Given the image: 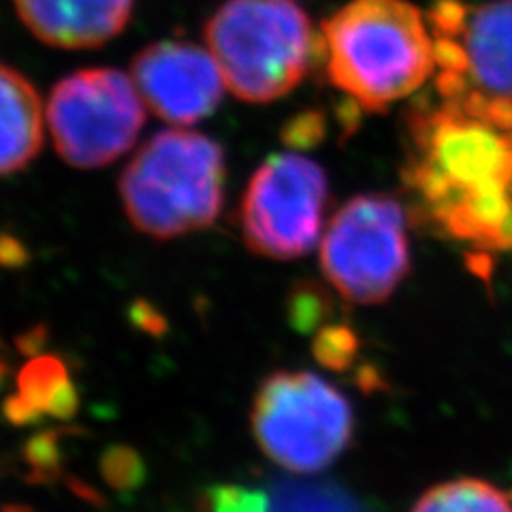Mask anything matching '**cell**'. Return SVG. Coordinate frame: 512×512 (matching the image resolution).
<instances>
[{
	"label": "cell",
	"mask_w": 512,
	"mask_h": 512,
	"mask_svg": "<svg viewBox=\"0 0 512 512\" xmlns=\"http://www.w3.org/2000/svg\"><path fill=\"white\" fill-rule=\"evenodd\" d=\"M224 150L201 133L169 128L143 146L120 180L135 229L173 239L212 227L224 201Z\"/></svg>",
	"instance_id": "cell-3"
},
{
	"label": "cell",
	"mask_w": 512,
	"mask_h": 512,
	"mask_svg": "<svg viewBox=\"0 0 512 512\" xmlns=\"http://www.w3.org/2000/svg\"><path fill=\"white\" fill-rule=\"evenodd\" d=\"M18 395L41 416L69 421L79 410V393L69 367L58 357H32L18 374Z\"/></svg>",
	"instance_id": "cell-13"
},
{
	"label": "cell",
	"mask_w": 512,
	"mask_h": 512,
	"mask_svg": "<svg viewBox=\"0 0 512 512\" xmlns=\"http://www.w3.org/2000/svg\"><path fill=\"white\" fill-rule=\"evenodd\" d=\"M41 146V96L20 71L0 64V175L24 169Z\"/></svg>",
	"instance_id": "cell-12"
},
{
	"label": "cell",
	"mask_w": 512,
	"mask_h": 512,
	"mask_svg": "<svg viewBox=\"0 0 512 512\" xmlns=\"http://www.w3.org/2000/svg\"><path fill=\"white\" fill-rule=\"evenodd\" d=\"M7 376H9V363H7V359L0 357V389H3Z\"/></svg>",
	"instance_id": "cell-22"
},
{
	"label": "cell",
	"mask_w": 512,
	"mask_h": 512,
	"mask_svg": "<svg viewBox=\"0 0 512 512\" xmlns=\"http://www.w3.org/2000/svg\"><path fill=\"white\" fill-rule=\"evenodd\" d=\"M408 212L391 195L346 201L320 239V267L344 299L359 306L387 301L410 271Z\"/></svg>",
	"instance_id": "cell-6"
},
{
	"label": "cell",
	"mask_w": 512,
	"mask_h": 512,
	"mask_svg": "<svg viewBox=\"0 0 512 512\" xmlns=\"http://www.w3.org/2000/svg\"><path fill=\"white\" fill-rule=\"evenodd\" d=\"M3 512H30V510L22 508V506H7Z\"/></svg>",
	"instance_id": "cell-23"
},
{
	"label": "cell",
	"mask_w": 512,
	"mask_h": 512,
	"mask_svg": "<svg viewBox=\"0 0 512 512\" xmlns=\"http://www.w3.org/2000/svg\"><path fill=\"white\" fill-rule=\"evenodd\" d=\"M205 43L227 88L261 105L293 92L320 52L308 13L291 0H227L207 20Z\"/></svg>",
	"instance_id": "cell-4"
},
{
	"label": "cell",
	"mask_w": 512,
	"mask_h": 512,
	"mask_svg": "<svg viewBox=\"0 0 512 512\" xmlns=\"http://www.w3.org/2000/svg\"><path fill=\"white\" fill-rule=\"evenodd\" d=\"M425 18L436 52V94L512 99V0H436Z\"/></svg>",
	"instance_id": "cell-9"
},
{
	"label": "cell",
	"mask_w": 512,
	"mask_h": 512,
	"mask_svg": "<svg viewBox=\"0 0 512 512\" xmlns=\"http://www.w3.org/2000/svg\"><path fill=\"white\" fill-rule=\"evenodd\" d=\"M45 116L58 154L71 167L96 169L135 146L146 124V103L131 75L99 67L60 79Z\"/></svg>",
	"instance_id": "cell-7"
},
{
	"label": "cell",
	"mask_w": 512,
	"mask_h": 512,
	"mask_svg": "<svg viewBox=\"0 0 512 512\" xmlns=\"http://www.w3.org/2000/svg\"><path fill=\"white\" fill-rule=\"evenodd\" d=\"M3 414L5 419L15 427H32V425H39L43 419V416L35 408H30L20 395H13L7 399L3 406Z\"/></svg>",
	"instance_id": "cell-19"
},
{
	"label": "cell",
	"mask_w": 512,
	"mask_h": 512,
	"mask_svg": "<svg viewBox=\"0 0 512 512\" xmlns=\"http://www.w3.org/2000/svg\"><path fill=\"white\" fill-rule=\"evenodd\" d=\"M28 261V250L20 239L0 235V267H22Z\"/></svg>",
	"instance_id": "cell-20"
},
{
	"label": "cell",
	"mask_w": 512,
	"mask_h": 512,
	"mask_svg": "<svg viewBox=\"0 0 512 512\" xmlns=\"http://www.w3.org/2000/svg\"><path fill=\"white\" fill-rule=\"evenodd\" d=\"M404 143L416 220L478 250H512V99L438 94L408 111Z\"/></svg>",
	"instance_id": "cell-1"
},
{
	"label": "cell",
	"mask_w": 512,
	"mask_h": 512,
	"mask_svg": "<svg viewBox=\"0 0 512 512\" xmlns=\"http://www.w3.org/2000/svg\"><path fill=\"white\" fill-rule=\"evenodd\" d=\"M101 474L109 487L120 493H133L146 480V463L141 461L135 448L114 444L105 448L101 457Z\"/></svg>",
	"instance_id": "cell-15"
},
{
	"label": "cell",
	"mask_w": 512,
	"mask_h": 512,
	"mask_svg": "<svg viewBox=\"0 0 512 512\" xmlns=\"http://www.w3.org/2000/svg\"><path fill=\"white\" fill-rule=\"evenodd\" d=\"M39 41L60 50L99 47L126 28L135 0H13Z\"/></svg>",
	"instance_id": "cell-11"
},
{
	"label": "cell",
	"mask_w": 512,
	"mask_h": 512,
	"mask_svg": "<svg viewBox=\"0 0 512 512\" xmlns=\"http://www.w3.org/2000/svg\"><path fill=\"white\" fill-rule=\"evenodd\" d=\"M267 512H291V508H288V502H284V508H280V510L271 508V510H269V506H267Z\"/></svg>",
	"instance_id": "cell-24"
},
{
	"label": "cell",
	"mask_w": 512,
	"mask_h": 512,
	"mask_svg": "<svg viewBox=\"0 0 512 512\" xmlns=\"http://www.w3.org/2000/svg\"><path fill=\"white\" fill-rule=\"evenodd\" d=\"M329 82L365 111H384L436 75L427 18L408 0H350L318 35Z\"/></svg>",
	"instance_id": "cell-2"
},
{
	"label": "cell",
	"mask_w": 512,
	"mask_h": 512,
	"mask_svg": "<svg viewBox=\"0 0 512 512\" xmlns=\"http://www.w3.org/2000/svg\"><path fill=\"white\" fill-rule=\"evenodd\" d=\"M412 512H512V502L487 480L457 478L431 487Z\"/></svg>",
	"instance_id": "cell-14"
},
{
	"label": "cell",
	"mask_w": 512,
	"mask_h": 512,
	"mask_svg": "<svg viewBox=\"0 0 512 512\" xmlns=\"http://www.w3.org/2000/svg\"><path fill=\"white\" fill-rule=\"evenodd\" d=\"M24 457L35 480H52L58 476L62 459L58 431H43V434L30 438L24 448Z\"/></svg>",
	"instance_id": "cell-16"
},
{
	"label": "cell",
	"mask_w": 512,
	"mask_h": 512,
	"mask_svg": "<svg viewBox=\"0 0 512 512\" xmlns=\"http://www.w3.org/2000/svg\"><path fill=\"white\" fill-rule=\"evenodd\" d=\"M128 318H131V323L141 329V331H148L150 335H156V338H160L163 335L169 325H167V318L160 314L152 303H148L146 299H137L131 310H128Z\"/></svg>",
	"instance_id": "cell-18"
},
{
	"label": "cell",
	"mask_w": 512,
	"mask_h": 512,
	"mask_svg": "<svg viewBox=\"0 0 512 512\" xmlns=\"http://www.w3.org/2000/svg\"><path fill=\"white\" fill-rule=\"evenodd\" d=\"M207 502L212 512H267L269 506L265 493L237 485L212 487L207 491Z\"/></svg>",
	"instance_id": "cell-17"
},
{
	"label": "cell",
	"mask_w": 512,
	"mask_h": 512,
	"mask_svg": "<svg viewBox=\"0 0 512 512\" xmlns=\"http://www.w3.org/2000/svg\"><path fill=\"white\" fill-rule=\"evenodd\" d=\"M131 77L160 120L188 126L210 114L227 84L210 50L186 41H158L133 58Z\"/></svg>",
	"instance_id": "cell-10"
},
{
	"label": "cell",
	"mask_w": 512,
	"mask_h": 512,
	"mask_svg": "<svg viewBox=\"0 0 512 512\" xmlns=\"http://www.w3.org/2000/svg\"><path fill=\"white\" fill-rule=\"evenodd\" d=\"M329 199L327 173L314 160L269 156L246 186L239 222L246 246L274 261H295L320 242Z\"/></svg>",
	"instance_id": "cell-8"
},
{
	"label": "cell",
	"mask_w": 512,
	"mask_h": 512,
	"mask_svg": "<svg viewBox=\"0 0 512 512\" xmlns=\"http://www.w3.org/2000/svg\"><path fill=\"white\" fill-rule=\"evenodd\" d=\"M252 431L261 451L293 474H316L342 457L355 431L346 395L312 372H276L254 395Z\"/></svg>",
	"instance_id": "cell-5"
},
{
	"label": "cell",
	"mask_w": 512,
	"mask_h": 512,
	"mask_svg": "<svg viewBox=\"0 0 512 512\" xmlns=\"http://www.w3.org/2000/svg\"><path fill=\"white\" fill-rule=\"evenodd\" d=\"M45 340H47V329L43 325H37L22 335V338L18 340V348H20V352H24V355L35 357L37 352L45 346Z\"/></svg>",
	"instance_id": "cell-21"
}]
</instances>
